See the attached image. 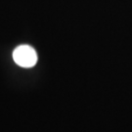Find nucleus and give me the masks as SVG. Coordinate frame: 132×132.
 Masks as SVG:
<instances>
[{"label":"nucleus","instance_id":"obj_1","mask_svg":"<svg viewBox=\"0 0 132 132\" xmlns=\"http://www.w3.org/2000/svg\"><path fill=\"white\" fill-rule=\"evenodd\" d=\"M13 59L18 66L23 68H31L37 62V54L31 46L21 45L14 50Z\"/></svg>","mask_w":132,"mask_h":132}]
</instances>
